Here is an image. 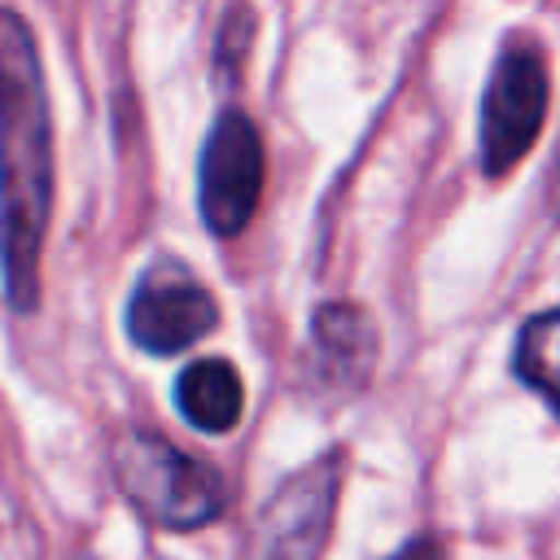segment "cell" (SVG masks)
<instances>
[{
    "label": "cell",
    "mask_w": 560,
    "mask_h": 560,
    "mask_svg": "<svg viewBox=\"0 0 560 560\" xmlns=\"http://www.w3.org/2000/svg\"><path fill=\"white\" fill-rule=\"evenodd\" d=\"M175 407L192 429L228 433L245 411V385L228 359H197L175 381Z\"/></svg>",
    "instance_id": "8"
},
{
    "label": "cell",
    "mask_w": 560,
    "mask_h": 560,
    "mask_svg": "<svg viewBox=\"0 0 560 560\" xmlns=\"http://www.w3.org/2000/svg\"><path fill=\"white\" fill-rule=\"evenodd\" d=\"M512 368L560 416V311H542V315L521 324Z\"/></svg>",
    "instance_id": "9"
},
{
    "label": "cell",
    "mask_w": 560,
    "mask_h": 560,
    "mask_svg": "<svg viewBox=\"0 0 560 560\" xmlns=\"http://www.w3.org/2000/svg\"><path fill=\"white\" fill-rule=\"evenodd\" d=\"M547 61L534 44L516 39L499 52L481 96V171L508 175L538 140L547 122Z\"/></svg>",
    "instance_id": "3"
},
{
    "label": "cell",
    "mask_w": 560,
    "mask_h": 560,
    "mask_svg": "<svg viewBox=\"0 0 560 560\" xmlns=\"http://www.w3.org/2000/svg\"><path fill=\"white\" fill-rule=\"evenodd\" d=\"M52 214V114L39 48L22 13L0 9V267L13 311L39 302Z\"/></svg>",
    "instance_id": "1"
},
{
    "label": "cell",
    "mask_w": 560,
    "mask_h": 560,
    "mask_svg": "<svg viewBox=\"0 0 560 560\" xmlns=\"http://www.w3.org/2000/svg\"><path fill=\"white\" fill-rule=\"evenodd\" d=\"M551 210L560 214V158H556V175H551Z\"/></svg>",
    "instance_id": "11"
},
{
    "label": "cell",
    "mask_w": 560,
    "mask_h": 560,
    "mask_svg": "<svg viewBox=\"0 0 560 560\" xmlns=\"http://www.w3.org/2000/svg\"><path fill=\"white\" fill-rule=\"evenodd\" d=\"M311 350L319 381H328L332 389H359L376 363V332L368 311L350 302L319 306L311 319Z\"/></svg>",
    "instance_id": "7"
},
{
    "label": "cell",
    "mask_w": 560,
    "mask_h": 560,
    "mask_svg": "<svg viewBox=\"0 0 560 560\" xmlns=\"http://www.w3.org/2000/svg\"><path fill=\"white\" fill-rule=\"evenodd\" d=\"M214 298L175 258H158L127 298V337L149 354L188 350L214 328Z\"/></svg>",
    "instance_id": "6"
},
{
    "label": "cell",
    "mask_w": 560,
    "mask_h": 560,
    "mask_svg": "<svg viewBox=\"0 0 560 560\" xmlns=\"http://www.w3.org/2000/svg\"><path fill=\"white\" fill-rule=\"evenodd\" d=\"M262 197V140L249 114L223 109L201 149L197 201L214 236H236L254 219Z\"/></svg>",
    "instance_id": "5"
},
{
    "label": "cell",
    "mask_w": 560,
    "mask_h": 560,
    "mask_svg": "<svg viewBox=\"0 0 560 560\" xmlns=\"http://www.w3.org/2000/svg\"><path fill=\"white\" fill-rule=\"evenodd\" d=\"M389 560H442V542H438V538H429V534H420V538L402 542Z\"/></svg>",
    "instance_id": "10"
},
{
    "label": "cell",
    "mask_w": 560,
    "mask_h": 560,
    "mask_svg": "<svg viewBox=\"0 0 560 560\" xmlns=\"http://www.w3.org/2000/svg\"><path fill=\"white\" fill-rule=\"evenodd\" d=\"M341 490V451L298 468L254 516L245 560H319L332 534Z\"/></svg>",
    "instance_id": "4"
},
{
    "label": "cell",
    "mask_w": 560,
    "mask_h": 560,
    "mask_svg": "<svg viewBox=\"0 0 560 560\" xmlns=\"http://www.w3.org/2000/svg\"><path fill=\"white\" fill-rule=\"evenodd\" d=\"M114 477L122 494L162 529H201L223 512V477L158 433L118 438Z\"/></svg>",
    "instance_id": "2"
}]
</instances>
